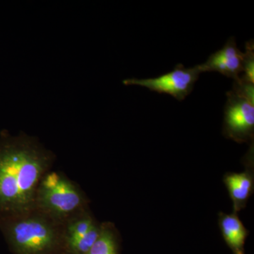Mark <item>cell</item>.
Wrapping results in <instances>:
<instances>
[{
	"label": "cell",
	"instance_id": "1",
	"mask_svg": "<svg viewBox=\"0 0 254 254\" xmlns=\"http://www.w3.org/2000/svg\"><path fill=\"white\" fill-rule=\"evenodd\" d=\"M55 160L54 153L35 137L0 134V215L33 208L38 185Z\"/></svg>",
	"mask_w": 254,
	"mask_h": 254
},
{
	"label": "cell",
	"instance_id": "5",
	"mask_svg": "<svg viewBox=\"0 0 254 254\" xmlns=\"http://www.w3.org/2000/svg\"><path fill=\"white\" fill-rule=\"evenodd\" d=\"M199 65L191 68H185L182 64L175 66L170 72L150 78H128L123 81L127 86L136 85L145 87L150 91L161 94H169L177 100H183L191 93L195 82L201 73Z\"/></svg>",
	"mask_w": 254,
	"mask_h": 254
},
{
	"label": "cell",
	"instance_id": "11",
	"mask_svg": "<svg viewBox=\"0 0 254 254\" xmlns=\"http://www.w3.org/2000/svg\"><path fill=\"white\" fill-rule=\"evenodd\" d=\"M240 79L254 83V46L253 41L247 42L244 53L243 71Z\"/></svg>",
	"mask_w": 254,
	"mask_h": 254
},
{
	"label": "cell",
	"instance_id": "2",
	"mask_svg": "<svg viewBox=\"0 0 254 254\" xmlns=\"http://www.w3.org/2000/svg\"><path fill=\"white\" fill-rule=\"evenodd\" d=\"M0 231L14 254H64V223L34 207L0 215Z\"/></svg>",
	"mask_w": 254,
	"mask_h": 254
},
{
	"label": "cell",
	"instance_id": "10",
	"mask_svg": "<svg viewBox=\"0 0 254 254\" xmlns=\"http://www.w3.org/2000/svg\"><path fill=\"white\" fill-rule=\"evenodd\" d=\"M120 234L115 224L100 222L99 236L86 254H119Z\"/></svg>",
	"mask_w": 254,
	"mask_h": 254
},
{
	"label": "cell",
	"instance_id": "9",
	"mask_svg": "<svg viewBox=\"0 0 254 254\" xmlns=\"http://www.w3.org/2000/svg\"><path fill=\"white\" fill-rule=\"evenodd\" d=\"M98 222L90 208H88L64 222V250L66 247L86 235Z\"/></svg>",
	"mask_w": 254,
	"mask_h": 254
},
{
	"label": "cell",
	"instance_id": "6",
	"mask_svg": "<svg viewBox=\"0 0 254 254\" xmlns=\"http://www.w3.org/2000/svg\"><path fill=\"white\" fill-rule=\"evenodd\" d=\"M245 170L242 173H227L223 182L232 202L233 213L238 214L247 207L254 190V143L243 158Z\"/></svg>",
	"mask_w": 254,
	"mask_h": 254
},
{
	"label": "cell",
	"instance_id": "3",
	"mask_svg": "<svg viewBox=\"0 0 254 254\" xmlns=\"http://www.w3.org/2000/svg\"><path fill=\"white\" fill-rule=\"evenodd\" d=\"M33 207L64 223L89 208V200L76 182L63 173L51 170L38 185Z\"/></svg>",
	"mask_w": 254,
	"mask_h": 254
},
{
	"label": "cell",
	"instance_id": "8",
	"mask_svg": "<svg viewBox=\"0 0 254 254\" xmlns=\"http://www.w3.org/2000/svg\"><path fill=\"white\" fill-rule=\"evenodd\" d=\"M218 225L222 237L234 254H245L246 240L249 232L238 214H227L220 212L218 214Z\"/></svg>",
	"mask_w": 254,
	"mask_h": 254
},
{
	"label": "cell",
	"instance_id": "4",
	"mask_svg": "<svg viewBox=\"0 0 254 254\" xmlns=\"http://www.w3.org/2000/svg\"><path fill=\"white\" fill-rule=\"evenodd\" d=\"M222 134L239 143L254 141V104L233 90L227 92Z\"/></svg>",
	"mask_w": 254,
	"mask_h": 254
},
{
	"label": "cell",
	"instance_id": "7",
	"mask_svg": "<svg viewBox=\"0 0 254 254\" xmlns=\"http://www.w3.org/2000/svg\"><path fill=\"white\" fill-rule=\"evenodd\" d=\"M243 60L244 53L237 47L235 38L231 37L221 49L210 55L199 66L202 73L217 71L235 81L243 71Z\"/></svg>",
	"mask_w": 254,
	"mask_h": 254
}]
</instances>
